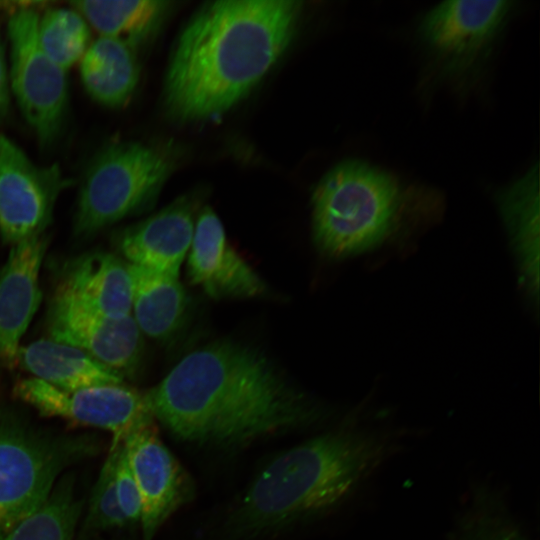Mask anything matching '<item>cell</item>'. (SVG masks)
<instances>
[{
  "mask_svg": "<svg viewBox=\"0 0 540 540\" xmlns=\"http://www.w3.org/2000/svg\"><path fill=\"white\" fill-rule=\"evenodd\" d=\"M144 395L153 416L190 442L239 445L320 417L263 352L233 340L190 352Z\"/></svg>",
  "mask_w": 540,
  "mask_h": 540,
  "instance_id": "6da1fadb",
  "label": "cell"
},
{
  "mask_svg": "<svg viewBox=\"0 0 540 540\" xmlns=\"http://www.w3.org/2000/svg\"><path fill=\"white\" fill-rule=\"evenodd\" d=\"M297 0L205 3L177 39L164 80L166 112L196 122L230 110L264 78L293 40Z\"/></svg>",
  "mask_w": 540,
  "mask_h": 540,
  "instance_id": "7a4b0ae2",
  "label": "cell"
},
{
  "mask_svg": "<svg viewBox=\"0 0 540 540\" xmlns=\"http://www.w3.org/2000/svg\"><path fill=\"white\" fill-rule=\"evenodd\" d=\"M386 442L339 429L284 451L255 478L230 520L236 536H255L342 502L381 462Z\"/></svg>",
  "mask_w": 540,
  "mask_h": 540,
  "instance_id": "3957f363",
  "label": "cell"
},
{
  "mask_svg": "<svg viewBox=\"0 0 540 540\" xmlns=\"http://www.w3.org/2000/svg\"><path fill=\"white\" fill-rule=\"evenodd\" d=\"M312 227L317 246L336 258L377 247L415 210L439 200L434 191L404 185L394 175L359 160L330 169L312 193Z\"/></svg>",
  "mask_w": 540,
  "mask_h": 540,
  "instance_id": "277c9868",
  "label": "cell"
},
{
  "mask_svg": "<svg viewBox=\"0 0 540 540\" xmlns=\"http://www.w3.org/2000/svg\"><path fill=\"white\" fill-rule=\"evenodd\" d=\"M100 449L97 436L48 432L0 407V534L35 513L62 472Z\"/></svg>",
  "mask_w": 540,
  "mask_h": 540,
  "instance_id": "5b68a950",
  "label": "cell"
},
{
  "mask_svg": "<svg viewBox=\"0 0 540 540\" xmlns=\"http://www.w3.org/2000/svg\"><path fill=\"white\" fill-rule=\"evenodd\" d=\"M172 144L115 141L104 145L86 167L79 189L74 232L85 237L144 211L177 169Z\"/></svg>",
  "mask_w": 540,
  "mask_h": 540,
  "instance_id": "8992f818",
  "label": "cell"
},
{
  "mask_svg": "<svg viewBox=\"0 0 540 540\" xmlns=\"http://www.w3.org/2000/svg\"><path fill=\"white\" fill-rule=\"evenodd\" d=\"M36 7L19 9L8 20L10 90L39 143L51 146L61 136L68 114L66 71L43 51Z\"/></svg>",
  "mask_w": 540,
  "mask_h": 540,
  "instance_id": "52a82bcc",
  "label": "cell"
},
{
  "mask_svg": "<svg viewBox=\"0 0 540 540\" xmlns=\"http://www.w3.org/2000/svg\"><path fill=\"white\" fill-rule=\"evenodd\" d=\"M13 393L41 415L110 431L111 447L154 425L144 393L125 382L67 391L30 377L19 380Z\"/></svg>",
  "mask_w": 540,
  "mask_h": 540,
  "instance_id": "ba28073f",
  "label": "cell"
},
{
  "mask_svg": "<svg viewBox=\"0 0 540 540\" xmlns=\"http://www.w3.org/2000/svg\"><path fill=\"white\" fill-rule=\"evenodd\" d=\"M514 2L450 0L422 18L419 34L441 73L465 76L484 61Z\"/></svg>",
  "mask_w": 540,
  "mask_h": 540,
  "instance_id": "9c48e42d",
  "label": "cell"
},
{
  "mask_svg": "<svg viewBox=\"0 0 540 540\" xmlns=\"http://www.w3.org/2000/svg\"><path fill=\"white\" fill-rule=\"evenodd\" d=\"M70 185L58 165L36 164L0 132V235L5 243L44 233L59 195Z\"/></svg>",
  "mask_w": 540,
  "mask_h": 540,
  "instance_id": "30bf717a",
  "label": "cell"
},
{
  "mask_svg": "<svg viewBox=\"0 0 540 540\" xmlns=\"http://www.w3.org/2000/svg\"><path fill=\"white\" fill-rule=\"evenodd\" d=\"M46 327L51 340L87 353L124 380L133 377L140 367L144 340L132 315L109 318L54 293Z\"/></svg>",
  "mask_w": 540,
  "mask_h": 540,
  "instance_id": "8fae6325",
  "label": "cell"
},
{
  "mask_svg": "<svg viewBox=\"0 0 540 540\" xmlns=\"http://www.w3.org/2000/svg\"><path fill=\"white\" fill-rule=\"evenodd\" d=\"M122 442L141 496L143 540H152L167 518L193 497V484L154 425L133 432Z\"/></svg>",
  "mask_w": 540,
  "mask_h": 540,
  "instance_id": "7c38bea8",
  "label": "cell"
},
{
  "mask_svg": "<svg viewBox=\"0 0 540 540\" xmlns=\"http://www.w3.org/2000/svg\"><path fill=\"white\" fill-rule=\"evenodd\" d=\"M187 276L214 299L252 298L266 289L259 275L230 245L222 222L209 206H202L196 217Z\"/></svg>",
  "mask_w": 540,
  "mask_h": 540,
  "instance_id": "4fadbf2b",
  "label": "cell"
},
{
  "mask_svg": "<svg viewBox=\"0 0 540 540\" xmlns=\"http://www.w3.org/2000/svg\"><path fill=\"white\" fill-rule=\"evenodd\" d=\"M201 199L198 192L187 193L125 228L118 236V247L127 263L179 278L192 243Z\"/></svg>",
  "mask_w": 540,
  "mask_h": 540,
  "instance_id": "5bb4252c",
  "label": "cell"
},
{
  "mask_svg": "<svg viewBox=\"0 0 540 540\" xmlns=\"http://www.w3.org/2000/svg\"><path fill=\"white\" fill-rule=\"evenodd\" d=\"M47 244L40 233L12 245L0 271V363L8 368L17 364L20 340L41 302L39 272Z\"/></svg>",
  "mask_w": 540,
  "mask_h": 540,
  "instance_id": "9a60e30c",
  "label": "cell"
},
{
  "mask_svg": "<svg viewBox=\"0 0 540 540\" xmlns=\"http://www.w3.org/2000/svg\"><path fill=\"white\" fill-rule=\"evenodd\" d=\"M54 293L109 318L132 315L128 263L108 252H89L68 262Z\"/></svg>",
  "mask_w": 540,
  "mask_h": 540,
  "instance_id": "2e32d148",
  "label": "cell"
},
{
  "mask_svg": "<svg viewBox=\"0 0 540 540\" xmlns=\"http://www.w3.org/2000/svg\"><path fill=\"white\" fill-rule=\"evenodd\" d=\"M133 318L142 334L171 339L182 326L187 295L178 277L128 263Z\"/></svg>",
  "mask_w": 540,
  "mask_h": 540,
  "instance_id": "e0dca14e",
  "label": "cell"
},
{
  "mask_svg": "<svg viewBox=\"0 0 540 540\" xmlns=\"http://www.w3.org/2000/svg\"><path fill=\"white\" fill-rule=\"evenodd\" d=\"M18 362L34 378L67 391L124 382L120 375L87 353L51 339H40L20 348Z\"/></svg>",
  "mask_w": 540,
  "mask_h": 540,
  "instance_id": "ac0fdd59",
  "label": "cell"
},
{
  "mask_svg": "<svg viewBox=\"0 0 540 540\" xmlns=\"http://www.w3.org/2000/svg\"><path fill=\"white\" fill-rule=\"evenodd\" d=\"M79 69L89 96L110 108L121 107L130 100L140 76L136 50L106 36L90 43Z\"/></svg>",
  "mask_w": 540,
  "mask_h": 540,
  "instance_id": "d6986e66",
  "label": "cell"
},
{
  "mask_svg": "<svg viewBox=\"0 0 540 540\" xmlns=\"http://www.w3.org/2000/svg\"><path fill=\"white\" fill-rule=\"evenodd\" d=\"M538 165L498 194V205L507 225L526 288L537 298L539 263Z\"/></svg>",
  "mask_w": 540,
  "mask_h": 540,
  "instance_id": "ffe728a7",
  "label": "cell"
},
{
  "mask_svg": "<svg viewBox=\"0 0 540 540\" xmlns=\"http://www.w3.org/2000/svg\"><path fill=\"white\" fill-rule=\"evenodd\" d=\"M166 0H81L70 5L100 33L135 50L150 40L173 9Z\"/></svg>",
  "mask_w": 540,
  "mask_h": 540,
  "instance_id": "44dd1931",
  "label": "cell"
},
{
  "mask_svg": "<svg viewBox=\"0 0 540 540\" xmlns=\"http://www.w3.org/2000/svg\"><path fill=\"white\" fill-rule=\"evenodd\" d=\"M83 508L76 497L75 477L63 475L46 502L11 530L0 534V540H75V531Z\"/></svg>",
  "mask_w": 540,
  "mask_h": 540,
  "instance_id": "7402d4cb",
  "label": "cell"
},
{
  "mask_svg": "<svg viewBox=\"0 0 540 540\" xmlns=\"http://www.w3.org/2000/svg\"><path fill=\"white\" fill-rule=\"evenodd\" d=\"M38 40L45 54L68 71L90 45V26L72 7L48 9L38 22Z\"/></svg>",
  "mask_w": 540,
  "mask_h": 540,
  "instance_id": "603a6c76",
  "label": "cell"
},
{
  "mask_svg": "<svg viewBox=\"0 0 540 540\" xmlns=\"http://www.w3.org/2000/svg\"><path fill=\"white\" fill-rule=\"evenodd\" d=\"M457 540H529L493 495L478 494L457 528Z\"/></svg>",
  "mask_w": 540,
  "mask_h": 540,
  "instance_id": "cb8c5ba5",
  "label": "cell"
},
{
  "mask_svg": "<svg viewBox=\"0 0 540 540\" xmlns=\"http://www.w3.org/2000/svg\"><path fill=\"white\" fill-rule=\"evenodd\" d=\"M118 444L110 448L109 455L100 469L91 493L81 538L110 529L122 528L129 524L120 509L115 487Z\"/></svg>",
  "mask_w": 540,
  "mask_h": 540,
  "instance_id": "d4e9b609",
  "label": "cell"
},
{
  "mask_svg": "<svg viewBox=\"0 0 540 540\" xmlns=\"http://www.w3.org/2000/svg\"><path fill=\"white\" fill-rule=\"evenodd\" d=\"M115 487L118 503L129 524L140 522L141 496L131 471L123 442L118 444L115 467Z\"/></svg>",
  "mask_w": 540,
  "mask_h": 540,
  "instance_id": "484cf974",
  "label": "cell"
},
{
  "mask_svg": "<svg viewBox=\"0 0 540 540\" xmlns=\"http://www.w3.org/2000/svg\"><path fill=\"white\" fill-rule=\"evenodd\" d=\"M10 81L5 51L0 36V123L8 116L10 111Z\"/></svg>",
  "mask_w": 540,
  "mask_h": 540,
  "instance_id": "4316f807",
  "label": "cell"
},
{
  "mask_svg": "<svg viewBox=\"0 0 540 540\" xmlns=\"http://www.w3.org/2000/svg\"><path fill=\"white\" fill-rule=\"evenodd\" d=\"M47 4L46 1H0V11L15 12L19 9L36 7Z\"/></svg>",
  "mask_w": 540,
  "mask_h": 540,
  "instance_id": "83f0119b",
  "label": "cell"
}]
</instances>
